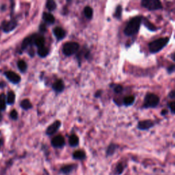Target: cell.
<instances>
[{
    "instance_id": "74e56055",
    "label": "cell",
    "mask_w": 175,
    "mask_h": 175,
    "mask_svg": "<svg viewBox=\"0 0 175 175\" xmlns=\"http://www.w3.org/2000/svg\"><path fill=\"white\" fill-rule=\"evenodd\" d=\"M29 55H30L31 57H34V49H30L29 50Z\"/></svg>"
},
{
    "instance_id": "4dcf8cb0",
    "label": "cell",
    "mask_w": 175,
    "mask_h": 175,
    "mask_svg": "<svg viewBox=\"0 0 175 175\" xmlns=\"http://www.w3.org/2000/svg\"><path fill=\"white\" fill-rule=\"evenodd\" d=\"M124 168V166L122 165V164H118L116 166V174H120L122 173V171H123V170Z\"/></svg>"
},
{
    "instance_id": "7c38bea8",
    "label": "cell",
    "mask_w": 175,
    "mask_h": 175,
    "mask_svg": "<svg viewBox=\"0 0 175 175\" xmlns=\"http://www.w3.org/2000/svg\"><path fill=\"white\" fill-rule=\"evenodd\" d=\"M36 36V34H33L32 36L25 38V39L23 40V43H22L21 50H25L29 46L32 45L33 43H34V40L35 39Z\"/></svg>"
},
{
    "instance_id": "cb8c5ba5",
    "label": "cell",
    "mask_w": 175,
    "mask_h": 175,
    "mask_svg": "<svg viewBox=\"0 0 175 175\" xmlns=\"http://www.w3.org/2000/svg\"><path fill=\"white\" fill-rule=\"evenodd\" d=\"M46 7L49 11H53V10L56 9L57 4L54 1H53V0H48V1H47Z\"/></svg>"
},
{
    "instance_id": "60d3db41",
    "label": "cell",
    "mask_w": 175,
    "mask_h": 175,
    "mask_svg": "<svg viewBox=\"0 0 175 175\" xmlns=\"http://www.w3.org/2000/svg\"><path fill=\"white\" fill-rule=\"evenodd\" d=\"M3 145V140L2 139H0V149H1V146H2Z\"/></svg>"
},
{
    "instance_id": "83f0119b",
    "label": "cell",
    "mask_w": 175,
    "mask_h": 175,
    "mask_svg": "<svg viewBox=\"0 0 175 175\" xmlns=\"http://www.w3.org/2000/svg\"><path fill=\"white\" fill-rule=\"evenodd\" d=\"M6 109V96L4 94H0V111H3Z\"/></svg>"
},
{
    "instance_id": "8d00e7d4",
    "label": "cell",
    "mask_w": 175,
    "mask_h": 175,
    "mask_svg": "<svg viewBox=\"0 0 175 175\" xmlns=\"http://www.w3.org/2000/svg\"><path fill=\"white\" fill-rule=\"evenodd\" d=\"M102 92H102V90L97 91L96 92V94H95L94 96H95V97H99V96H100V95L102 94Z\"/></svg>"
},
{
    "instance_id": "603a6c76",
    "label": "cell",
    "mask_w": 175,
    "mask_h": 175,
    "mask_svg": "<svg viewBox=\"0 0 175 175\" xmlns=\"http://www.w3.org/2000/svg\"><path fill=\"white\" fill-rule=\"evenodd\" d=\"M15 101V94L13 91H10L7 95V103L12 105Z\"/></svg>"
},
{
    "instance_id": "8fae6325",
    "label": "cell",
    "mask_w": 175,
    "mask_h": 175,
    "mask_svg": "<svg viewBox=\"0 0 175 175\" xmlns=\"http://www.w3.org/2000/svg\"><path fill=\"white\" fill-rule=\"evenodd\" d=\"M65 84H64L63 81L62 79H58L52 85V88H53V90H55L58 93L62 92L65 90Z\"/></svg>"
},
{
    "instance_id": "9a60e30c",
    "label": "cell",
    "mask_w": 175,
    "mask_h": 175,
    "mask_svg": "<svg viewBox=\"0 0 175 175\" xmlns=\"http://www.w3.org/2000/svg\"><path fill=\"white\" fill-rule=\"evenodd\" d=\"M45 43V39L44 36L36 35L35 39L34 40V44L38 48H41L44 47Z\"/></svg>"
},
{
    "instance_id": "52a82bcc",
    "label": "cell",
    "mask_w": 175,
    "mask_h": 175,
    "mask_svg": "<svg viewBox=\"0 0 175 175\" xmlns=\"http://www.w3.org/2000/svg\"><path fill=\"white\" fill-rule=\"evenodd\" d=\"M60 126H61V122L59 120H56L53 124L48 126L46 131V134L48 135V136H51V135L54 134L60 129Z\"/></svg>"
},
{
    "instance_id": "7bdbcfd3",
    "label": "cell",
    "mask_w": 175,
    "mask_h": 175,
    "mask_svg": "<svg viewBox=\"0 0 175 175\" xmlns=\"http://www.w3.org/2000/svg\"><path fill=\"white\" fill-rule=\"evenodd\" d=\"M2 118H3V116H2V115H1V114L0 113V122H1V120H2Z\"/></svg>"
},
{
    "instance_id": "d4e9b609",
    "label": "cell",
    "mask_w": 175,
    "mask_h": 175,
    "mask_svg": "<svg viewBox=\"0 0 175 175\" xmlns=\"http://www.w3.org/2000/svg\"><path fill=\"white\" fill-rule=\"evenodd\" d=\"M84 15L88 19H91L92 18V15H93V10L92 9V8H90V6H86V8H84Z\"/></svg>"
},
{
    "instance_id": "44dd1931",
    "label": "cell",
    "mask_w": 175,
    "mask_h": 175,
    "mask_svg": "<svg viewBox=\"0 0 175 175\" xmlns=\"http://www.w3.org/2000/svg\"><path fill=\"white\" fill-rule=\"evenodd\" d=\"M21 107L25 110H28L32 107V105L31 102L28 99H24L21 102Z\"/></svg>"
},
{
    "instance_id": "e575fe53",
    "label": "cell",
    "mask_w": 175,
    "mask_h": 175,
    "mask_svg": "<svg viewBox=\"0 0 175 175\" xmlns=\"http://www.w3.org/2000/svg\"><path fill=\"white\" fill-rule=\"evenodd\" d=\"M174 69H175L174 65H172L171 66H170L167 69V71H168V73L171 74V73H174Z\"/></svg>"
},
{
    "instance_id": "484cf974",
    "label": "cell",
    "mask_w": 175,
    "mask_h": 175,
    "mask_svg": "<svg viewBox=\"0 0 175 175\" xmlns=\"http://www.w3.org/2000/svg\"><path fill=\"white\" fill-rule=\"evenodd\" d=\"M75 165H67L63 166V167L62 168L61 171L62 172L64 173V174H69V173L71 172L72 170L75 168Z\"/></svg>"
},
{
    "instance_id": "836d02e7",
    "label": "cell",
    "mask_w": 175,
    "mask_h": 175,
    "mask_svg": "<svg viewBox=\"0 0 175 175\" xmlns=\"http://www.w3.org/2000/svg\"><path fill=\"white\" fill-rule=\"evenodd\" d=\"M39 30L41 32H43V33L47 31V27H46L45 24H44V23L41 24L39 26Z\"/></svg>"
},
{
    "instance_id": "f546056e",
    "label": "cell",
    "mask_w": 175,
    "mask_h": 175,
    "mask_svg": "<svg viewBox=\"0 0 175 175\" xmlns=\"http://www.w3.org/2000/svg\"><path fill=\"white\" fill-rule=\"evenodd\" d=\"M114 91L116 94H120L123 91V87L120 85H114Z\"/></svg>"
},
{
    "instance_id": "9c48e42d",
    "label": "cell",
    "mask_w": 175,
    "mask_h": 175,
    "mask_svg": "<svg viewBox=\"0 0 175 175\" xmlns=\"http://www.w3.org/2000/svg\"><path fill=\"white\" fill-rule=\"evenodd\" d=\"M154 126V122L151 120H144L140 121L138 124V129L140 130H148Z\"/></svg>"
},
{
    "instance_id": "b9f144b4",
    "label": "cell",
    "mask_w": 175,
    "mask_h": 175,
    "mask_svg": "<svg viewBox=\"0 0 175 175\" xmlns=\"http://www.w3.org/2000/svg\"><path fill=\"white\" fill-rule=\"evenodd\" d=\"M172 59L173 61H174V60H174V53H173L172 54Z\"/></svg>"
},
{
    "instance_id": "7402d4cb",
    "label": "cell",
    "mask_w": 175,
    "mask_h": 175,
    "mask_svg": "<svg viewBox=\"0 0 175 175\" xmlns=\"http://www.w3.org/2000/svg\"><path fill=\"white\" fill-rule=\"evenodd\" d=\"M122 6H121V5H118V6L116 8L115 13L114 14V18L120 20L121 19V17H122Z\"/></svg>"
},
{
    "instance_id": "ab89813d",
    "label": "cell",
    "mask_w": 175,
    "mask_h": 175,
    "mask_svg": "<svg viewBox=\"0 0 175 175\" xmlns=\"http://www.w3.org/2000/svg\"><path fill=\"white\" fill-rule=\"evenodd\" d=\"M4 86H6V83L3 82V81H1V82H0V88H3Z\"/></svg>"
},
{
    "instance_id": "277c9868",
    "label": "cell",
    "mask_w": 175,
    "mask_h": 175,
    "mask_svg": "<svg viewBox=\"0 0 175 175\" xmlns=\"http://www.w3.org/2000/svg\"><path fill=\"white\" fill-rule=\"evenodd\" d=\"M79 49V45L76 42L66 43L62 47V52L66 56H71Z\"/></svg>"
},
{
    "instance_id": "f1b7e54d",
    "label": "cell",
    "mask_w": 175,
    "mask_h": 175,
    "mask_svg": "<svg viewBox=\"0 0 175 175\" xmlns=\"http://www.w3.org/2000/svg\"><path fill=\"white\" fill-rule=\"evenodd\" d=\"M116 149V146L114 144H111L110 146H108L107 150V155H112L115 152Z\"/></svg>"
},
{
    "instance_id": "5bb4252c",
    "label": "cell",
    "mask_w": 175,
    "mask_h": 175,
    "mask_svg": "<svg viewBox=\"0 0 175 175\" xmlns=\"http://www.w3.org/2000/svg\"><path fill=\"white\" fill-rule=\"evenodd\" d=\"M142 22L145 27H146L148 29H149L150 31H151V32H155V31L157 30V27H156L155 25H153L149 20L144 18V17H143L142 18Z\"/></svg>"
},
{
    "instance_id": "f35d334b",
    "label": "cell",
    "mask_w": 175,
    "mask_h": 175,
    "mask_svg": "<svg viewBox=\"0 0 175 175\" xmlns=\"http://www.w3.org/2000/svg\"><path fill=\"white\" fill-rule=\"evenodd\" d=\"M168 110H163L162 111V112H161V114H162V116H165V115H166V114H168Z\"/></svg>"
},
{
    "instance_id": "d6a6232c",
    "label": "cell",
    "mask_w": 175,
    "mask_h": 175,
    "mask_svg": "<svg viewBox=\"0 0 175 175\" xmlns=\"http://www.w3.org/2000/svg\"><path fill=\"white\" fill-rule=\"evenodd\" d=\"M10 117H11L12 119L13 120H17L18 118V113L15 110H13L10 112Z\"/></svg>"
},
{
    "instance_id": "8992f818",
    "label": "cell",
    "mask_w": 175,
    "mask_h": 175,
    "mask_svg": "<svg viewBox=\"0 0 175 175\" xmlns=\"http://www.w3.org/2000/svg\"><path fill=\"white\" fill-rule=\"evenodd\" d=\"M17 22L15 20H11L9 21H5L2 24V29L5 32H10L16 28Z\"/></svg>"
},
{
    "instance_id": "ac0fdd59",
    "label": "cell",
    "mask_w": 175,
    "mask_h": 175,
    "mask_svg": "<svg viewBox=\"0 0 175 175\" xmlns=\"http://www.w3.org/2000/svg\"><path fill=\"white\" fill-rule=\"evenodd\" d=\"M73 157L75 159H79V160H83L86 158V153H85L84 151L83 150H77L73 153Z\"/></svg>"
},
{
    "instance_id": "2e32d148",
    "label": "cell",
    "mask_w": 175,
    "mask_h": 175,
    "mask_svg": "<svg viewBox=\"0 0 175 175\" xmlns=\"http://www.w3.org/2000/svg\"><path fill=\"white\" fill-rule=\"evenodd\" d=\"M43 19L47 23L53 24L55 22V18L52 14L49 13H44L43 14Z\"/></svg>"
},
{
    "instance_id": "4fadbf2b",
    "label": "cell",
    "mask_w": 175,
    "mask_h": 175,
    "mask_svg": "<svg viewBox=\"0 0 175 175\" xmlns=\"http://www.w3.org/2000/svg\"><path fill=\"white\" fill-rule=\"evenodd\" d=\"M53 32L54 36L56 37V39H58V41L62 40L66 36V32L65 31V29H62V27H55V28L53 29Z\"/></svg>"
},
{
    "instance_id": "5b68a950",
    "label": "cell",
    "mask_w": 175,
    "mask_h": 175,
    "mask_svg": "<svg viewBox=\"0 0 175 175\" xmlns=\"http://www.w3.org/2000/svg\"><path fill=\"white\" fill-rule=\"evenodd\" d=\"M141 6L150 11L163 8L162 3L159 0H143L141 2Z\"/></svg>"
},
{
    "instance_id": "d590c367",
    "label": "cell",
    "mask_w": 175,
    "mask_h": 175,
    "mask_svg": "<svg viewBox=\"0 0 175 175\" xmlns=\"http://www.w3.org/2000/svg\"><path fill=\"white\" fill-rule=\"evenodd\" d=\"M168 96L170 98H172V99H174L175 98V92L174 90H172L170 92V94H168Z\"/></svg>"
},
{
    "instance_id": "4316f807",
    "label": "cell",
    "mask_w": 175,
    "mask_h": 175,
    "mask_svg": "<svg viewBox=\"0 0 175 175\" xmlns=\"http://www.w3.org/2000/svg\"><path fill=\"white\" fill-rule=\"evenodd\" d=\"M17 66H18V68L21 72H25V71L27 70V64L25 61L23 60H19L18 62H17Z\"/></svg>"
},
{
    "instance_id": "6da1fadb",
    "label": "cell",
    "mask_w": 175,
    "mask_h": 175,
    "mask_svg": "<svg viewBox=\"0 0 175 175\" xmlns=\"http://www.w3.org/2000/svg\"><path fill=\"white\" fill-rule=\"evenodd\" d=\"M142 18V16H136L131 19L124 27V34L127 36L136 35L139 31Z\"/></svg>"
},
{
    "instance_id": "ba28073f",
    "label": "cell",
    "mask_w": 175,
    "mask_h": 175,
    "mask_svg": "<svg viewBox=\"0 0 175 175\" xmlns=\"http://www.w3.org/2000/svg\"><path fill=\"white\" fill-rule=\"evenodd\" d=\"M5 75L7 79L13 84H18L21 81L20 76L13 71H6L5 73Z\"/></svg>"
},
{
    "instance_id": "ffe728a7",
    "label": "cell",
    "mask_w": 175,
    "mask_h": 175,
    "mask_svg": "<svg viewBox=\"0 0 175 175\" xmlns=\"http://www.w3.org/2000/svg\"><path fill=\"white\" fill-rule=\"evenodd\" d=\"M135 101V96L130 95V96H127L124 98L123 99V104L126 106H130L134 103Z\"/></svg>"
},
{
    "instance_id": "1f68e13d",
    "label": "cell",
    "mask_w": 175,
    "mask_h": 175,
    "mask_svg": "<svg viewBox=\"0 0 175 175\" xmlns=\"http://www.w3.org/2000/svg\"><path fill=\"white\" fill-rule=\"evenodd\" d=\"M168 106L169 107L170 110L171 112H172V114H174L175 113V102L172 101L170 102V103H168Z\"/></svg>"
},
{
    "instance_id": "3957f363",
    "label": "cell",
    "mask_w": 175,
    "mask_h": 175,
    "mask_svg": "<svg viewBox=\"0 0 175 175\" xmlns=\"http://www.w3.org/2000/svg\"><path fill=\"white\" fill-rule=\"evenodd\" d=\"M159 98L157 95L153 93H147L144 98V108H153L156 107L159 103Z\"/></svg>"
},
{
    "instance_id": "e0dca14e",
    "label": "cell",
    "mask_w": 175,
    "mask_h": 175,
    "mask_svg": "<svg viewBox=\"0 0 175 175\" xmlns=\"http://www.w3.org/2000/svg\"><path fill=\"white\" fill-rule=\"evenodd\" d=\"M79 138L76 136L75 134H73L69 137V142L70 146H71L73 147L77 146L78 144H79Z\"/></svg>"
},
{
    "instance_id": "30bf717a",
    "label": "cell",
    "mask_w": 175,
    "mask_h": 175,
    "mask_svg": "<svg viewBox=\"0 0 175 175\" xmlns=\"http://www.w3.org/2000/svg\"><path fill=\"white\" fill-rule=\"evenodd\" d=\"M65 144V138L62 136H57L51 140V145L55 148H61Z\"/></svg>"
},
{
    "instance_id": "d6986e66",
    "label": "cell",
    "mask_w": 175,
    "mask_h": 175,
    "mask_svg": "<svg viewBox=\"0 0 175 175\" xmlns=\"http://www.w3.org/2000/svg\"><path fill=\"white\" fill-rule=\"evenodd\" d=\"M49 49H48V48L45 47H43L39 48V49H38V55H39L41 58H45L46 56H47L48 54H49Z\"/></svg>"
},
{
    "instance_id": "7a4b0ae2",
    "label": "cell",
    "mask_w": 175,
    "mask_h": 175,
    "mask_svg": "<svg viewBox=\"0 0 175 175\" xmlns=\"http://www.w3.org/2000/svg\"><path fill=\"white\" fill-rule=\"evenodd\" d=\"M170 41L169 37L160 38V39L152 41L148 44V49L150 53H156L160 51L164 47L167 45Z\"/></svg>"
}]
</instances>
